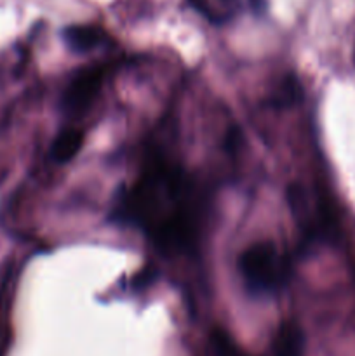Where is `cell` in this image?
Segmentation results:
<instances>
[{
	"label": "cell",
	"instance_id": "2",
	"mask_svg": "<svg viewBox=\"0 0 355 356\" xmlns=\"http://www.w3.org/2000/svg\"><path fill=\"white\" fill-rule=\"evenodd\" d=\"M239 270L251 292L274 294L287 284L289 259L274 242H256L239 257Z\"/></svg>",
	"mask_w": 355,
	"mask_h": 356
},
{
	"label": "cell",
	"instance_id": "5",
	"mask_svg": "<svg viewBox=\"0 0 355 356\" xmlns=\"http://www.w3.org/2000/svg\"><path fill=\"white\" fill-rule=\"evenodd\" d=\"M66 45L75 52H89L106 42L108 35L96 24H73L63 31Z\"/></svg>",
	"mask_w": 355,
	"mask_h": 356
},
{
	"label": "cell",
	"instance_id": "7",
	"mask_svg": "<svg viewBox=\"0 0 355 356\" xmlns=\"http://www.w3.org/2000/svg\"><path fill=\"white\" fill-rule=\"evenodd\" d=\"M191 9L212 24H225L239 14V0H188Z\"/></svg>",
	"mask_w": 355,
	"mask_h": 356
},
{
	"label": "cell",
	"instance_id": "11",
	"mask_svg": "<svg viewBox=\"0 0 355 356\" xmlns=\"http://www.w3.org/2000/svg\"><path fill=\"white\" fill-rule=\"evenodd\" d=\"M153 278H155V271H153L152 268H146L145 271H141V273L134 278V287H146Z\"/></svg>",
	"mask_w": 355,
	"mask_h": 356
},
{
	"label": "cell",
	"instance_id": "3",
	"mask_svg": "<svg viewBox=\"0 0 355 356\" xmlns=\"http://www.w3.org/2000/svg\"><path fill=\"white\" fill-rule=\"evenodd\" d=\"M287 202L292 216L301 226V232L308 242H319L333 236L334 221L329 209L317 197L306 191L301 184H291L287 190Z\"/></svg>",
	"mask_w": 355,
	"mask_h": 356
},
{
	"label": "cell",
	"instance_id": "1",
	"mask_svg": "<svg viewBox=\"0 0 355 356\" xmlns=\"http://www.w3.org/2000/svg\"><path fill=\"white\" fill-rule=\"evenodd\" d=\"M111 219L139 228L167 256L191 252L202 232V198L180 163L152 152L138 179L118 195Z\"/></svg>",
	"mask_w": 355,
	"mask_h": 356
},
{
	"label": "cell",
	"instance_id": "8",
	"mask_svg": "<svg viewBox=\"0 0 355 356\" xmlns=\"http://www.w3.org/2000/svg\"><path fill=\"white\" fill-rule=\"evenodd\" d=\"M84 145V132L79 129H66L58 138L54 139L52 145V159L58 163H66L82 149Z\"/></svg>",
	"mask_w": 355,
	"mask_h": 356
},
{
	"label": "cell",
	"instance_id": "10",
	"mask_svg": "<svg viewBox=\"0 0 355 356\" xmlns=\"http://www.w3.org/2000/svg\"><path fill=\"white\" fill-rule=\"evenodd\" d=\"M212 346H214L216 356H240V351L237 350L233 341L223 330H214V334H212Z\"/></svg>",
	"mask_w": 355,
	"mask_h": 356
},
{
	"label": "cell",
	"instance_id": "6",
	"mask_svg": "<svg viewBox=\"0 0 355 356\" xmlns=\"http://www.w3.org/2000/svg\"><path fill=\"white\" fill-rule=\"evenodd\" d=\"M305 334L294 320H285L278 325L274 337V356H303Z\"/></svg>",
	"mask_w": 355,
	"mask_h": 356
},
{
	"label": "cell",
	"instance_id": "4",
	"mask_svg": "<svg viewBox=\"0 0 355 356\" xmlns=\"http://www.w3.org/2000/svg\"><path fill=\"white\" fill-rule=\"evenodd\" d=\"M106 76V68L101 65L87 66L82 72L77 73L66 87L63 96V108L68 113H80L87 110L100 94L103 80Z\"/></svg>",
	"mask_w": 355,
	"mask_h": 356
},
{
	"label": "cell",
	"instance_id": "9",
	"mask_svg": "<svg viewBox=\"0 0 355 356\" xmlns=\"http://www.w3.org/2000/svg\"><path fill=\"white\" fill-rule=\"evenodd\" d=\"M301 99V87L294 76L287 75L278 82L271 94V104L277 108H287Z\"/></svg>",
	"mask_w": 355,
	"mask_h": 356
}]
</instances>
